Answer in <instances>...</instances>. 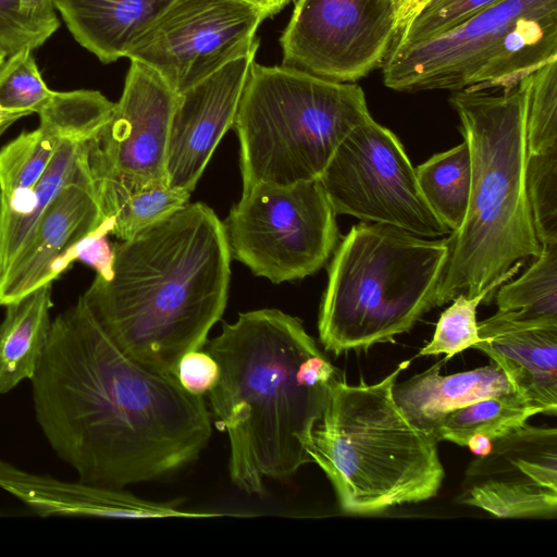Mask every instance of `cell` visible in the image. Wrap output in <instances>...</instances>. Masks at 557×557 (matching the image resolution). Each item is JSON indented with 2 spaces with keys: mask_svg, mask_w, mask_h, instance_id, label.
Here are the masks:
<instances>
[{
  "mask_svg": "<svg viewBox=\"0 0 557 557\" xmlns=\"http://www.w3.org/2000/svg\"><path fill=\"white\" fill-rule=\"evenodd\" d=\"M59 25L41 22L24 13L18 0H0V49L8 57L23 49L38 48Z\"/></svg>",
  "mask_w": 557,
  "mask_h": 557,
  "instance_id": "33",
  "label": "cell"
},
{
  "mask_svg": "<svg viewBox=\"0 0 557 557\" xmlns=\"http://www.w3.org/2000/svg\"><path fill=\"white\" fill-rule=\"evenodd\" d=\"M21 10L41 22L60 24L55 15L54 0H18Z\"/></svg>",
  "mask_w": 557,
  "mask_h": 557,
  "instance_id": "36",
  "label": "cell"
},
{
  "mask_svg": "<svg viewBox=\"0 0 557 557\" xmlns=\"http://www.w3.org/2000/svg\"><path fill=\"white\" fill-rule=\"evenodd\" d=\"M398 34L389 0H297L280 38L283 64L357 83L381 67Z\"/></svg>",
  "mask_w": 557,
  "mask_h": 557,
  "instance_id": "13",
  "label": "cell"
},
{
  "mask_svg": "<svg viewBox=\"0 0 557 557\" xmlns=\"http://www.w3.org/2000/svg\"><path fill=\"white\" fill-rule=\"evenodd\" d=\"M500 90L465 89L449 97L469 146L472 177L465 220L446 238L436 307L460 293L472 298L503 285L542 249L524 182L525 85L522 79Z\"/></svg>",
  "mask_w": 557,
  "mask_h": 557,
  "instance_id": "4",
  "label": "cell"
},
{
  "mask_svg": "<svg viewBox=\"0 0 557 557\" xmlns=\"http://www.w3.org/2000/svg\"><path fill=\"white\" fill-rule=\"evenodd\" d=\"M29 381L39 429L84 482L163 478L196 460L212 433L203 397L123 352L82 297L52 320Z\"/></svg>",
  "mask_w": 557,
  "mask_h": 557,
  "instance_id": "1",
  "label": "cell"
},
{
  "mask_svg": "<svg viewBox=\"0 0 557 557\" xmlns=\"http://www.w3.org/2000/svg\"><path fill=\"white\" fill-rule=\"evenodd\" d=\"M88 140L61 138L37 184L14 199L0 202V275L22 250L45 210L87 161Z\"/></svg>",
  "mask_w": 557,
  "mask_h": 557,
  "instance_id": "21",
  "label": "cell"
},
{
  "mask_svg": "<svg viewBox=\"0 0 557 557\" xmlns=\"http://www.w3.org/2000/svg\"><path fill=\"white\" fill-rule=\"evenodd\" d=\"M473 345L498 364L542 413L557 412V319H519L497 311L478 322Z\"/></svg>",
  "mask_w": 557,
  "mask_h": 557,
  "instance_id": "18",
  "label": "cell"
},
{
  "mask_svg": "<svg viewBox=\"0 0 557 557\" xmlns=\"http://www.w3.org/2000/svg\"><path fill=\"white\" fill-rule=\"evenodd\" d=\"M63 137L54 123L40 120L37 129L23 132L0 149V202L37 184Z\"/></svg>",
  "mask_w": 557,
  "mask_h": 557,
  "instance_id": "25",
  "label": "cell"
},
{
  "mask_svg": "<svg viewBox=\"0 0 557 557\" xmlns=\"http://www.w3.org/2000/svg\"><path fill=\"white\" fill-rule=\"evenodd\" d=\"M7 58L8 55L5 54V52L0 49V67L2 66Z\"/></svg>",
  "mask_w": 557,
  "mask_h": 557,
  "instance_id": "40",
  "label": "cell"
},
{
  "mask_svg": "<svg viewBox=\"0 0 557 557\" xmlns=\"http://www.w3.org/2000/svg\"><path fill=\"white\" fill-rule=\"evenodd\" d=\"M172 0H54L75 40L102 63L126 58Z\"/></svg>",
  "mask_w": 557,
  "mask_h": 557,
  "instance_id": "20",
  "label": "cell"
},
{
  "mask_svg": "<svg viewBox=\"0 0 557 557\" xmlns=\"http://www.w3.org/2000/svg\"><path fill=\"white\" fill-rule=\"evenodd\" d=\"M494 298L497 311L519 319H557V244L542 245L531 265L500 285Z\"/></svg>",
  "mask_w": 557,
  "mask_h": 557,
  "instance_id": "26",
  "label": "cell"
},
{
  "mask_svg": "<svg viewBox=\"0 0 557 557\" xmlns=\"http://www.w3.org/2000/svg\"><path fill=\"white\" fill-rule=\"evenodd\" d=\"M32 51L23 49L10 55L0 67L1 110L38 113L52 96Z\"/></svg>",
  "mask_w": 557,
  "mask_h": 557,
  "instance_id": "30",
  "label": "cell"
},
{
  "mask_svg": "<svg viewBox=\"0 0 557 557\" xmlns=\"http://www.w3.org/2000/svg\"><path fill=\"white\" fill-rule=\"evenodd\" d=\"M446 238L382 223L354 225L333 251L318 330L338 356L367 350L411 331L436 307Z\"/></svg>",
  "mask_w": 557,
  "mask_h": 557,
  "instance_id": "6",
  "label": "cell"
},
{
  "mask_svg": "<svg viewBox=\"0 0 557 557\" xmlns=\"http://www.w3.org/2000/svg\"><path fill=\"white\" fill-rule=\"evenodd\" d=\"M190 193L160 185L132 195L115 212L112 234L127 240L188 203Z\"/></svg>",
  "mask_w": 557,
  "mask_h": 557,
  "instance_id": "31",
  "label": "cell"
},
{
  "mask_svg": "<svg viewBox=\"0 0 557 557\" xmlns=\"http://www.w3.org/2000/svg\"><path fill=\"white\" fill-rule=\"evenodd\" d=\"M259 10L265 18L271 17L284 9L290 0H237Z\"/></svg>",
  "mask_w": 557,
  "mask_h": 557,
  "instance_id": "38",
  "label": "cell"
},
{
  "mask_svg": "<svg viewBox=\"0 0 557 557\" xmlns=\"http://www.w3.org/2000/svg\"><path fill=\"white\" fill-rule=\"evenodd\" d=\"M524 182L541 246L557 244V149L527 154Z\"/></svg>",
  "mask_w": 557,
  "mask_h": 557,
  "instance_id": "28",
  "label": "cell"
},
{
  "mask_svg": "<svg viewBox=\"0 0 557 557\" xmlns=\"http://www.w3.org/2000/svg\"><path fill=\"white\" fill-rule=\"evenodd\" d=\"M114 216H107L102 223L77 242L59 261L55 273L59 275L75 260L94 268L97 275L108 281L113 276L114 251L107 235L112 233Z\"/></svg>",
  "mask_w": 557,
  "mask_h": 557,
  "instance_id": "34",
  "label": "cell"
},
{
  "mask_svg": "<svg viewBox=\"0 0 557 557\" xmlns=\"http://www.w3.org/2000/svg\"><path fill=\"white\" fill-rule=\"evenodd\" d=\"M207 351L219 366L210 406L230 441V478L247 494L311 462L312 431L339 375L302 322L278 309L242 312Z\"/></svg>",
  "mask_w": 557,
  "mask_h": 557,
  "instance_id": "3",
  "label": "cell"
},
{
  "mask_svg": "<svg viewBox=\"0 0 557 557\" xmlns=\"http://www.w3.org/2000/svg\"><path fill=\"white\" fill-rule=\"evenodd\" d=\"M219 366L206 350H193L185 354L178 361L176 379L189 394L201 396L208 394L218 383Z\"/></svg>",
  "mask_w": 557,
  "mask_h": 557,
  "instance_id": "35",
  "label": "cell"
},
{
  "mask_svg": "<svg viewBox=\"0 0 557 557\" xmlns=\"http://www.w3.org/2000/svg\"><path fill=\"white\" fill-rule=\"evenodd\" d=\"M259 41L203 81L177 94L166 152L168 185L191 193L218 144L233 127Z\"/></svg>",
  "mask_w": 557,
  "mask_h": 557,
  "instance_id": "15",
  "label": "cell"
},
{
  "mask_svg": "<svg viewBox=\"0 0 557 557\" xmlns=\"http://www.w3.org/2000/svg\"><path fill=\"white\" fill-rule=\"evenodd\" d=\"M389 1H394L395 2V0H389Z\"/></svg>",
  "mask_w": 557,
  "mask_h": 557,
  "instance_id": "41",
  "label": "cell"
},
{
  "mask_svg": "<svg viewBox=\"0 0 557 557\" xmlns=\"http://www.w3.org/2000/svg\"><path fill=\"white\" fill-rule=\"evenodd\" d=\"M29 115L26 112H12L0 109V137L17 120Z\"/></svg>",
  "mask_w": 557,
  "mask_h": 557,
  "instance_id": "39",
  "label": "cell"
},
{
  "mask_svg": "<svg viewBox=\"0 0 557 557\" xmlns=\"http://www.w3.org/2000/svg\"><path fill=\"white\" fill-rule=\"evenodd\" d=\"M437 362L394 386V397L409 420L433 434L450 411L493 396L522 395L495 362L473 370L441 375ZM523 396V395H522Z\"/></svg>",
  "mask_w": 557,
  "mask_h": 557,
  "instance_id": "19",
  "label": "cell"
},
{
  "mask_svg": "<svg viewBox=\"0 0 557 557\" xmlns=\"http://www.w3.org/2000/svg\"><path fill=\"white\" fill-rule=\"evenodd\" d=\"M319 180L336 214L428 238L450 234L425 201L403 144L373 117L345 137Z\"/></svg>",
  "mask_w": 557,
  "mask_h": 557,
  "instance_id": "10",
  "label": "cell"
},
{
  "mask_svg": "<svg viewBox=\"0 0 557 557\" xmlns=\"http://www.w3.org/2000/svg\"><path fill=\"white\" fill-rule=\"evenodd\" d=\"M500 285H493L475 297L458 294L437 321L432 339L420 350V356L444 354L448 360L480 342L476 309L483 301L491 300Z\"/></svg>",
  "mask_w": 557,
  "mask_h": 557,
  "instance_id": "29",
  "label": "cell"
},
{
  "mask_svg": "<svg viewBox=\"0 0 557 557\" xmlns=\"http://www.w3.org/2000/svg\"><path fill=\"white\" fill-rule=\"evenodd\" d=\"M426 1H428V0H426ZM426 1H425V2H426Z\"/></svg>",
  "mask_w": 557,
  "mask_h": 557,
  "instance_id": "42",
  "label": "cell"
},
{
  "mask_svg": "<svg viewBox=\"0 0 557 557\" xmlns=\"http://www.w3.org/2000/svg\"><path fill=\"white\" fill-rule=\"evenodd\" d=\"M426 0H395L398 33L404 29Z\"/></svg>",
  "mask_w": 557,
  "mask_h": 557,
  "instance_id": "37",
  "label": "cell"
},
{
  "mask_svg": "<svg viewBox=\"0 0 557 557\" xmlns=\"http://www.w3.org/2000/svg\"><path fill=\"white\" fill-rule=\"evenodd\" d=\"M420 190L431 210L450 233L466 216L471 189V156L466 140L414 168Z\"/></svg>",
  "mask_w": 557,
  "mask_h": 557,
  "instance_id": "23",
  "label": "cell"
},
{
  "mask_svg": "<svg viewBox=\"0 0 557 557\" xmlns=\"http://www.w3.org/2000/svg\"><path fill=\"white\" fill-rule=\"evenodd\" d=\"M371 117L357 83L255 61L233 124L243 191L319 178L345 137Z\"/></svg>",
  "mask_w": 557,
  "mask_h": 557,
  "instance_id": "7",
  "label": "cell"
},
{
  "mask_svg": "<svg viewBox=\"0 0 557 557\" xmlns=\"http://www.w3.org/2000/svg\"><path fill=\"white\" fill-rule=\"evenodd\" d=\"M107 216L91 176L88 158L45 210L24 247L0 275V306H7L52 283L64 255Z\"/></svg>",
  "mask_w": 557,
  "mask_h": 557,
  "instance_id": "16",
  "label": "cell"
},
{
  "mask_svg": "<svg viewBox=\"0 0 557 557\" xmlns=\"http://www.w3.org/2000/svg\"><path fill=\"white\" fill-rule=\"evenodd\" d=\"M557 59V0H502L434 38L391 48L383 83L400 92L509 89Z\"/></svg>",
  "mask_w": 557,
  "mask_h": 557,
  "instance_id": "8",
  "label": "cell"
},
{
  "mask_svg": "<svg viewBox=\"0 0 557 557\" xmlns=\"http://www.w3.org/2000/svg\"><path fill=\"white\" fill-rule=\"evenodd\" d=\"M502 0H428L401 29L392 47L440 36Z\"/></svg>",
  "mask_w": 557,
  "mask_h": 557,
  "instance_id": "32",
  "label": "cell"
},
{
  "mask_svg": "<svg viewBox=\"0 0 557 557\" xmlns=\"http://www.w3.org/2000/svg\"><path fill=\"white\" fill-rule=\"evenodd\" d=\"M51 296L48 283L5 306L0 323V394L33 377L50 332Z\"/></svg>",
  "mask_w": 557,
  "mask_h": 557,
  "instance_id": "22",
  "label": "cell"
},
{
  "mask_svg": "<svg viewBox=\"0 0 557 557\" xmlns=\"http://www.w3.org/2000/svg\"><path fill=\"white\" fill-rule=\"evenodd\" d=\"M411 360L377 383L339 375L315 424L308 453L333 485L341 509L373 515L434 497L445 478L434 435L414 425L394 397Z\"/></svg>",
  "mask_w": 557,
  "mask_h": 557,
  "instance_id": "5",
  "label": "cell"
},
{
  "mask_svg": "<svg viewBox=\"0 0 557 557\" xmlns=\"http://www.w3.org/2000/svg\"><path fill=\"white\" fill-rule=\"evenodd\" d=\"M232 257L278 284L319 271L338 238L336 213L319 178L243 191L223 222Z\"/></svg>",
  "mask_w": 557,
  "mask_h": 557,
  "instance_id": "9",
  "label": "cell"
},
{
  "mask_svg": "<svg viewBox=\"0 0 557 557\" xmlns=\"http://www.w3.org/2000/svg\"><path fill=\"white\" fill-rule=\"evenodd\" d=\"M265 16L237 0H172L127 57L156 71L181 94L258 41Z\"/></svg>",
  "mask_w": 557,
  "mask_h": 557,
  "instance_id": "12",
  "label": "cell"
},
{
  "mask_svg": "<svg viewBox=\"0 0 557 557\" xmlns=\"http://www.w3.org/2000/svg\"><path fill=\"white\" fill-rule=\"evenodd\" d=\"M176 99L156 71L131 60L120 100L87 143L88 164L106 216H113L132 195L168 185V140Z\"/></svg>",
  "mask_w": 557,
  "mask_h": 557,
  "instance_id": "11",
  "label": "cell"
},
{
  "mask_svg": "<svg viewBox=\"0 0 557 557\" xmlns=\"http://www.w3.org/2000/svg\"><path fill=\"white\" fill-rule=\"evenodd\" d=\"M113 251V276L96 275L81 297L123 352L176 376L180 359L207 344L226 307L232 255L223 222L188 202Z\"/></svg>",
  "mask_w": 557,
  "mask_h": 557,
  "instance_id": "2",
  "label": "cell"
},
{
  "mask_svg": "<svg viewBox=\"0 0 557 557\" xmlns=\"http://www.w3.org/2000/svg\"><path fill=\"white\" fill-rule=\"evenodd\" d=\"M537 413H542L541 409L522 395L487 397L448 412L433 435L437 442L448 441L459 446H467L473 436L493 443Z\"/></svg>",
  "mask_w": 557,
  "mask_h": 557,
  "instance_id": "24",
  "label": "cell"
},
{
  "mask_svg": "<svg viewBox=\"0 0 557 557\" xmlns=\"http://www.w3.org/2000/svg\"><path fill=\"white\" fill-rule=\"evenodd\" d=\"M0 490L35 513L123 519L206 518L220 513L186 511L170 503L139 498L124 488L84 481H64L24 470L0 459Z\"/></svg>",
  "mask_w": 557,
  "mask_h": 557,
  "instance_id": "17",
  "label": "cell"
},
{
  "mask_svg": "<svg viewBox=\"0 0 557 557\" xmlns=\"http://www.w3.org/2000/svg\"><path fill=\"white\" fill-rule=\"evenodd\" d=\"M527 154L557 149V59L523 78Z\"/></svg>",
  "mask_w": 557,
  "mask_h": 557,
  "instance_id": "27",
  "label": "cell"
},
{
  "mask_svg": "<svg viewBox=\"0 0 557 557\" xmlns=\"http://www.w3.org/2000/svg\"><path fill=\"white\" fill-rule=\"evenodd\" d=\"M458 502L497 518L557 516V430L528 423L467 467Z\"/></svg>",
  "mask_w": 557,
  "mask_h": 557,
  "instance_id": "14",
  "label": "cell"
}]
</instances>
